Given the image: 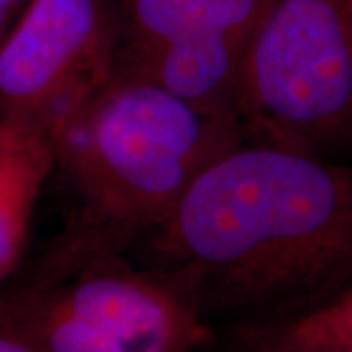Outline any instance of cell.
Here are the masks:
<instances>
[{"label": "cell", "instance_id": "6", "mask_svg": "<svg viewBox=\"0 0 352 352\" xmlns=\"http://www.w3.org/2000/svg\"><path fill=\"white\" fill-rule=\"evenodd\" d=\"M118 0H32L0 41V120L53 135L110 76Z\"/></svg>", "mask_w": 352, "mask_h": 352}, {"label": "cell", "instance_id": "1", "mask_svg": "<svg viewBox=\"0 0 352 352\" xmlns=\"http://www.w3.org/2000/svg\"><path fill=\"white\" fill-rule=\"evenodd\" d=\"M147 239L212 323L278 321L352 284V164L243 139Z\"/></svg>", "mask_w": 352, "mask_h": 352}, {"label": "cell", "instance_id": "4", "mask_svg": "<svg viewBox=\"0 0 352 352\" xmlns=\"http://www.w3.org/2000/svg\"><path fill=\"white\" fill-rule=\"evenodd\" d=\"M247 139L352 155V16L346 0H274L241 69Z\"/></svg>", "mask_w": 352, "mask_h": 352}, {"label": "cell", "instance_id": "10", "mask_svg": "<svg viewBox=\"0 0 352 352\" xmlns=\"http://www.w3.org/2000/svg\"><path fill=\"white\" fill-rule=\"evenodd\" d=\"M247 337H249L247 352H315L300 349V346H292V344H284V342H276V340L264 339V337L251 335V333H247Z\"/></svg>", "mask_w": 352, "mask_h": 352}, {"label": "cell", "instance_id": "11", "mask_svg": "<svg viewBox=\"0 0 352 352\" xmlns=\"http://www.w3.org/2000/svg\"><path fill=\"white\" fill-rule=\"evenodd\" d=\"M0 352H41L34 344L0 329Z\"/></svg>", "mask_w": 352, "mask_h": 352}, {"label": "cell", "instance_id": "9", "mask_svg": "<svg viewBox=\"0 0 352 352\" xmlns=\"http://www.w3.org/2000/svg\"><path fill=\"white\" fill-rule=\"evenodd\" d=\"M30 4L32 0H0V41L6 38Z\"/></svg>", "mask_w": 352, "mask_h": 352}, {"label": "cell", "instance_id": "7", "mask_svg": "<svg viewBox=\"0 0 352 352\" xmlns=\"http://www.w3.org/2000/svg\"><path fill=\"white\" fill-rule=\"evenodd\" d=\"M53 173L50 135L0 120V286L22 263L38 201Z\"/></svg>", "mask_w": 352, "mask_h": 352}, {"label": "cell", "instance_id": "12", "mask_svg": "<svg viewBox=\"0 0 352 352\" xmlns=\"http://www.w3.org/2000/svg\"><path fill=\"white\" fill-rule=\"evenodd\" d=\"M349 2V10H351V16H352V0H346Z\"/></svg>", "mask_w": 352, "mask_h": 352}, {"label": "cell", "instance_id": "3", "mask_svg": "<svg viewBox=\"0 0 352 352\" xmlns=\"http://www.w3.org/2000/svg\"><path fill=\"white\" fill-rule=\"evenodd\" d=\"M0 329L41 352H200L214 323L173 280L75 229L0 296Z\"/></svg>", "mask_w": 352, "mask_h": 352}, {"label": "cell", "instance_id": "2", "mask_svg": "<svg viewBox=\"0 0 352 352\" xmlns=\"http://www.w3.org/2000/svg\"><path fill=\"white\" fill-rule=\"evenodd\" d=\"M247 139L235 113L208 110L113 65L51 135L75 192L71 229L126 252L173 215L194 180Z\"/></svg>", "mask_w": 352, "mask_h": 352}, {"label": "cell", "instance_id": "8", "mask_svg": "<svg viewBox=\"0 0 352 352\" xmlns=\"http://www.w3.org/2000/svg\"><path fill=\"white\" fill-rule=\"evenodd\" d=\"M247 333L315 352H352V284L298 314Z\"/></svg>", "mask_w": 352, "mask_h": 352}, {"label": "cell", "instance_id": "5", "mask_svg": "<svg viewBox=\"0 0 352 352\" xmlns=\"http://www.w3.org/2000/svg\"><path fill=\"white\" fill-rule=\"evenodd\" d=\"M272 2L120 0L116 67L201 108L235 113L247 50Z\"/></svg>", "mask_w": 352, "mask_h": 352}]
</instances>
